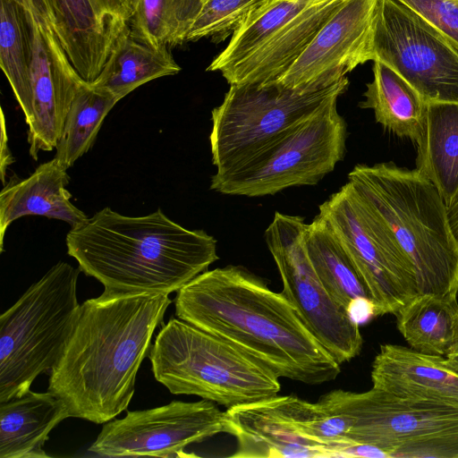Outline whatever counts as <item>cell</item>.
Instances as JSON below:
<instances>
[{"mask_svg":"<svg viewBox=\"0 0 458 458\" xmlns=\"http://www.w3.org/2000/svg\"><path fill=\"white\" fill-rule=\"evenodd\" d=\"M306 225L301 216L276 212L265 231V240L277 267L283 293L318 341L343 364L361 351L360 325L320 282L307 251Z\"/></svg>","mask_w":458,"mask_h":458,"instance_id":"8fae6325","label":"cell"},{"mask_svg":"<svg viewBox=\"0 0 458 458\" xmlns=\"http://www.w3.org/2000/svg\"><path fill=\"white\" fill-rule=\"evenodd\" d=\"M343 2L317 1L222 76L229 85L277 81Z\"/></svg>","mask_w":458,"mask_h":458,"instance_id":"d6986e66","label":"cell"},{"mask_svg":"<svg viewBox=\"0 0 458 458\" xmlns=\"http://www.w3.org/2000/svg\"><path fill=\"white\" fill-rule=\"evenodd\" d=\"M16 1L27 13L32 15L38 22L55 26L54 13L48 0Z\"/></svg>","mask_w":458,"mask_h":458,"instance_id":"d6a6232c","label":"cell"},{"mask_svg":"<svg viewBox=\"0 0 458 458\" xmlns=\"http://www.w3.org/2000/svg\"><path fill=\"white\" fill-rule=\"evenodd\" d=\"M445 357L449 368L458 374V340Z\"/></svg>","mask_w":458,"mask_h":458,"instance_id":"d590c367","label":"cell"},{"mask_svg":"<svg viewBox=\"0 0 458 458\" xmlns=\"http://www.w3.org/2000/svg\"><path fill=\"white\" fill-rule=\"evenodd\" d=\"M228 434L235 437L234 458L330 457L310 439L294 413L293 395H275L226 409Z\"/></svg>","mask_w":458,"mask_h":458,"instance_id":"e0dca14e","label":"cell"},{"mask_svg":"<svg viewBox=\"0 0 458 458\" xmlns=\"http://www.w3.org/2000/svg\"><path fill=\"white\" fill-rule=\"evenodd\" d=\"M347 77L321 90L298 93L279 82L230 85L211 112L209 135L216 174L243 166L265 152L324 106L344 94Z\"/></svg>","mask_w":458,"mask_h":458,"instance_id":"52a82bcc","label":"cell"},{"mask_svg":"<svg viewBox=\"0 0 458 458\" xmlns=\"http://www.w3.org/2000/svg\"><path fill=\"white\" fill-rule=\"evenodd\" d=\"M417 152V169L437 187L447 208L458 195V104L427 103Z\"/></svg>","mask_w":458,"mask_h":458,"instance_id":"603a6c76","label":"cell"},{"mask_svg":"<svg viewBox=\"0 0 458 458\" xmlns=\"http://www.w3.org/2000/svg\"><path fill=\"white\" fill-rule=\"evenodd\" d=\"M25 13L31 28L32 63L30 98L22 113L29 154L37 161L40 151L56 148L72 100L86 81L69 59L55 27Z\"/></svg>","mask_w":458,"mask_h":458,"instance_id":"9a60e30c","label":"cell"},{"mask_svg":"<svg viewBox=\"0 0 458 458\" xmlns=\"http://www.w3.org/2000/svg\"><path fill=\"white\" fill-rule=\"evenodd\" d=\"M446 209L450 228L458 242V195Z\"/></svg>","mask_w":458,"mask_h":458,"instance_id":"e575fe53","label":"cell"},{"mask_svg":"<svg viewBox=\"0 0 458 458\" xmlns=\"http://www.w3.org/2000/svg\"><path fill=\"white\" fill-rule=\"evenodd\" d=\"M336 103L334 99L324 106L243 166L225 174H215L210 189L226 195L263 197L318 183L345 154L347 123Z\"/></svg>","mask_w":458,"mask_h":458,"instance_id":"9c48e42d","label":"cell"},{"mask_svg":"<svg viewBox=\"0 0 458 458\" xmlns=\"http://www.w3.org/2000/svg\"><path fill=\"white\" fill-rule=\"evenodd\" d=\"M15 159L13 157L8 146V134L6 128V120L4 117V110L1 108V140H0V171L1 180L4 185L6 184L5 177L9 165L14 163Z\"/></svg>","mask_w":458,"mask_h":458,"instance_id":"836d02e7","label":"cell"},{"mask_svg":"<svg viewBox=\"0 0 458 458\" xmlns=\"http://www.w3.org/2000/svg\"><path fill=\"white\" fill-rule=\"evenodd\" d=\"M374 388L418 403L458 408V374L445 356L386 344L372 362Z\"/></svg>","mask_w":458,"mask_h":458,"instance_id":"ac0fdd59","label":"cell"},{"mask_svg":"<svg viewBox=\"0 0 458 458\" xmlns=\"http://www.w3.org/2000/svg\"><path fill=\"white\" fill-rule=\"evenodd\" d=\"M118 102L106 90L86 81L76 94L65 118L55 157L69 168L95 142L104 119Z\"/></svg>","mask_w":458,"mask_h":458,"instance_id":"83f0119b","label":"cell"},{"mask_svg":"<svg viewBox=\"0 0 458 458\" xmlns=\"http://www.w3.org/2000/svg\"><path fill=\"white\" fill-rule=\"evenodd\" d=\"M31 28L16 0H0V65L21 109L30 92Z\"/></svg>","mask_w":458,"mask_h":458,"instance_id":"f546056e","label":"cell"},{"mask_svg":"<svg viewBox=\"0 0 458 458\" xmlns=\"http://www.w3.org/2000/svg\"><path fill=\"white\" fill-rule=\"evenodd\" d=\"M317 1H268L252 13L233 33L225 48L211 62L207 71L220 72L223 74Z\"/></svg>","mask_w":458,"mask_h":458,"instance_id":"f1b7e54d","label":"cell"},{"mask_svg":"<svg viewBox=\"0 0 458 458\" xmlns=\"http://www.w3.org/2000/svg\"><path fill=\"white\" fill-rule=\"evenodd\" d=\"M373 79L366 84L359 107L372 109L376 121L392 133L419 146L425 131L427 103L397 72L373 61Z\"/></svg>","mask_w":458,"mask_h":458,"instance_id":"7402d4cb","label":"cell"},{"mask_svg":"<svg viewBox=\"0 0 458 458\" xmlns=\"http://www.w3.org/2000/svg\"><path fill=\"white\" fill-rule=\"evenodd\" d=\"M48 1L64 49L81 78L92 82L129 29L131 0Z\"/></svg>","mask_w":458,"mask_h":458,"instance_id":"2e32d148","label":"cell"},{"mask_svg":"<svg viewBox=\"0 0 458 458\" xmlns=\"http://www.w3.org/2000/svg\"><path fill=\"white\" fill-rule=\"evenodd\" d=\"M378 0H344L310 45L276 82L298 93L328 88L372 61Z\"/></svg>","mask_w":458,"mask_h":458,"instance_id":"5bb4252c","label":"cell"},{"mask_svg":"<svg viewBox=\"0 0 458 458\" xmlns=\"http://www.w3.org/2000/svg\"><path fill=\"white\" fill-rule=\"evenodd\" d=\"M66 246L81 271L108 293L170 294L219 259L213 236L183 227L160 208L128 216L106 207L72 227Z\"/></svg>","mask_w":458,"mask_h":458,"instance_id":"3957f363","label":"cell"},{"mask_svg":"<svg viewBox=\"0 0 458 458\" xmlns=\"http://www.w3.org/2000/svg\"><path fill=\"white\" fill-rule=\"evenodd\" d=\"M396 326L417 352L445 356L458 340V302L418 294L395 314Z\"/></svg>","mask_w":458,"mask_h":458,"instance_id":"d4e9b609","label":"cell"},{"mask_svg":"<svg viewBox=\"0 0 458 458\" xmlns=\"http://www.w3.org/2000/svg\"><path fill=\"white\" fill-rule=\"evenodd\" d=\"M162 293H104L86 300L49 374L69 416L106 423L130 404L138 370L172 301Z\"/></svg>","mask_w":458,"mask_h":458,"instance_id":"7a4b0ae2","label":"cell"},{"mask_svg":"<svg viewBox=\"0 0 458 458\" xmlns=\"http://www.w3.org/2000/svg\"><path fill=\"white\" fill-rule=\"evenodd\" d=\"M348 422L353 442L378 447L389 458H458V408L413 402L372 387L336 389L318 400Z\"/></svg>","mask_w":458,"mask_h":458,"instance_id":"ba28073f","label":"cell"},{"mask_svg":"<svg viewBox=\"0 0 458 458\" xmlns=\"http://www.w3.org/2000/svg\"><path fill=\"white\" fill-rule=\"evenodd\" d=\"M180 71L168 48L153 47L138 40L129 27L117 40L98 76L89 83L108 91L119 101L140 86Z\"/></svg>","mask_w":458,"mask_h":458,"instance_id":"cb8c5ba5","label":"cell"},{"mask_svg":"<svg viewBox=\"0 0 458 458\" xmlns=\"http://www.w3.org/2000/svg\"><path fill=\"white\" fill-rule=\"evenodd\" d=\"M174 302L178 318L229 342L279 377L319 385L341 372L283 292L241 266L206 270L180 288Z\"/></svg>","mask_w":458,"mask_h":458,"instance_id":"6da1fadb","label":"cell"},{"mask_svg":"<svg viewBox=\"0 0 458 458\" xmlns=\"http://www.w3.org/2000/svg\"><path fill=\"white\" fill-rule=\"evenodd\" d=\"M156 380L173 394L229 409L280 392L279 377L229 342L180 318L163 325L149 355Z\"/></svg>","mask_w":458,"mask_h":458,"instance_id":"5b68a950","label":"cell"},{"mask_svg":"<svg viewBox=\"0 0 458 458\" xmlns=\"http://www.w3.org/2000/svg\"><path fill=\"white\" fill-rule=\"evenodd\" d=\"M70 177L55 157L40 164L24 179L10 178L0 193V250L9 225L25 216H43L66 222L74 227L88 216L71 201L66 190Z\"/></svg>","mask_w":458,"mask_h":458,"instance_id":"ffe728a7","label":"cell"},{"mask_svg":"<svg viewBox=\"0 0 458 458\" xmlns=\"http://www.w3.org/2000/svg\"><path fill=\"white\" fill-rule=\"evenodd\" d=\"M305 242L320 282L339 306L347 312L360 299L372 301L341 243L319 214L306 225Z\"/></svg>","mask_w":458,"mask_h":458,"instance_id":"484cf974","label":"cell"},{"mask_svg":"<svg viewBox=\"0 0 458 458\" xmlns=\"http://www.w3.org/2000/svg\"><path fill=\"white\" fill-rule=\"evenodd\" d=\"M203 1V0H202Z\"/></svg>","mask_w":458,"mask_h":458,"instance_id":"8d00e7d4","label":"cell"},{"mask_svg":"<svg viewBox=\"0 0 458 458\" xmlns=\"http://www.w3.org/2000/svg\"><path fill=\"white\" fill-rule=\"evenodd\" d=\"M62 400L49 391L25 394L0 403V458H47L51 430L69 418Z\"/></svg>","mask_w":458,"mask_h":458,"instance_id":"44dd1931","label":"cell"},{"mask_svg":"<svg viewBox=\"0 0 458 458\" xmlns=\"http://www.w3.org/2000/svg\"><path fill=\"white\" fill-rule=\"evenodd\" d=\"M458 48V0H398Z\"/></svg>","mask_w":458,"mask_h":458,"instance_id":"1f68e13d","label":"cell"},{"mask_svg":"<svg viewBox=\"0 0 458 458\" xmlns=\"http://www.w3.org/2000/svg\"><path fill=\"white\" fill-rule=\"evenodd\" d=\"M220 433L228 434L227 415L215 403L173 401L106 422L89 451L106 457L185 456L187 445Z\"/></svg>","mask_w":458,"mask_h":458,"instance_id":"4fadbf2b","label":"cell"},{"mask_svg":"<svg viewBox=\"0 0 458 458\" xmlns=\"http://www.w3.org/2000/svg\"><path fill=\"white\" fill-rule=\"evenodd\" d=\"M348 182L390 230L413 270L418 294L457 300L458 242L437 187L417 168L394 163L357 165Z\"/></svg>","mask_w":458,"mask_h":458,"instance_id":"277c9868","label":"cell"},{"mask_svg":"<svg viewBox=\"0 0 458 458\" xmlns=\"http://www.w3.org/2000/svg\"><path fill=\"white\" fill-rule=\"evenodd\" d=\"M80 272L59 261L1 315L0 403L30 390L58 362L80 316Z\"/></svg>","mask_w":458,"mask_h":458,"instance_id":"8992f818","label":"cell"},{"mask_svg":"<svg viewBox=\"0 0 458 458\" xmlns=\"http://www.w3.org/2000/svg\"><path fill=\"white\" fill-rule=\"evenodd\" d=\"M202 0H131V34L157 48L186 42Z\"/></svg>","mask_w":458,"mask_h":458,"instance_id":"4316f807","label":"cell"},{"mask_svg":"<svg viewBox=\"0 0 458 458\" xmlns=\"http://www.w3.org/2000/svg\"><path fill=\"white\" fill-rule=\"evenodd\" d=\"M373 61L397 72L426 103L458 104V48L398 0H378Z\"/></svg>","mask_w":458,"mask_h":458,"instance_id":"7c38bea8","label":"cell"},{"mask_svg":"<svg viewBox=\"0 0 458 458\" xmlns=\"http://www.w3.org/2000/svg\"><path fill=\"white\" fill-rule=\"evenodd\" d=\"M374 301L395 314L418 295L413 270L387 226L347 182L319 207Z\"/></svg>","mask_w":458,"mask_h":458,"instance_id":"30bf717a","label":"cell"},{"mask_svg":"<svg viewBox=\"0 0 458 458\" xmlns=\"http://www.w3.org/2000/svg\"><path fill=\"white\" fill-rule=\"evenodd\" d=\"M270 0H203L201 10L193 22L186 42L210 38L223 41L237 30L260 6Z\"/></svg>","mask_w":458,"mask_h":458,"instance_id":"4dcf8cb0","label":"cell"}]
</instances>
